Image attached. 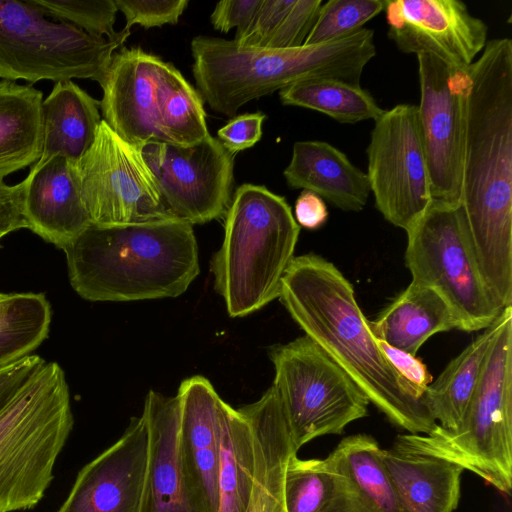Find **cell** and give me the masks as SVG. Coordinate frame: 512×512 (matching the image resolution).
<instances>
[{
    "mask_svg": "<svg viewBox=\"0 0 512 512\" xmlns=\"http://www.w3.org/2000/svg\"><path fill=\"white\" fill-rule=\"evenodd\" d=\"M44 362L40 356L31 354L0 368V410Z\"/></svg>",
    "mask_w": 512,
    "mask_h": 512,
    "instance_id": "obj_42",
    "label": "cell"
},
{
    "mask_svg": "<svg viewBox=\"0 0 512 512\" xmlns=\"http://www.w3.org/2000/svg\"><path fill=\"white\" fill-rule=\"evenodd\" d=\"M381 458L401 512H453L458 507L460 465L412 447L401 434L382 449Z\"/></svg>",
    "mask_w": 512,
    "mask_h": 512,
    "instance_id": "obj_21",
    "label": "cell"
},
{
    "mask_svg": "<svg viewBox=\"0 0 512 512\" xmlns=\"http://www.w3.org/2000/svg\"><path fill=\"white\" fill-rule=\"evenodd\" d=\"M374 122L366 149L370 191L382 216L407 232L433 201L418 108L398 104Z\"/></svg>",
    "mask_w": 512,
    "mask_h": 512,
    "instance_id": "obj_12",
    "label": "cell"
},
{
    "mask_svg": "<svg viewBox=\"0 0 512 512\" xmlns=\"http://www.w3.org/2000/svg\"><path fill=\"white\" fill-rule=\"evenodd\" d=\"M300 226L283 196L245 183L224 215V239L211 259L214 288L230 317H243L279 298Z\"/></svg>",
    "mask_w": 512,
    "mask_h": 512,
    "instance_id": "obj_5",
    "label": "cell"
},
{
    "mask_svg": "<svg viewBox=\"0 0 512 512\" xmlns=\"http://www.w3.org/2000/svg\"><path fill=\"white\" fill-rule=\"evenodd\" d=\"M174 218L204 224L230 205L235 155L210 134L189 147L150 140L139 147Z\"/></svg>",
    "mask_w": 512,
    "mask_h": 512,
    "instance_id": "obj_13",
    "label": "cell"
},
{
    "mask_svg": "<svg viewBox=\"0 0 512 512\" xmlns=\"http://www.w3.org/2000/svg\"><path fill=\"white\" fill-rule=\"evenodd\" d=\"M279 98L283 105L315 110L340 123L375 121L384 112L372 94L361 85L335 79L295 83L280 90Z\"/></svg>",
    "mask_w": 512,
    "mask_h": 512,
    "instance_id": "obj_33",
    "label": "cell"
},
{
    "mask_svg": "<svg viewBox=\"0 0 512 512\" xmlns=\"http://www.w3.org/2000/svg\"><path fill=\"white\" fill-rule=\"evenodd\" d=\"M5 296V294L0 293V299H2Z\"/></svg>",
    "mask_w": 512,
    "mask_h": 512,
    "instance_id": "obj_44",
    "label": "cell"
},
{
    "mask_svg": "<svg viewBox=\"0 0 512 512\" xmlns=\"http://www.w3.org/2000/svg\"><path fill=\"white\" fill-rule=\"evenodd\" d=\"M386 0H329L319 8L303 45L332 41L350 35L385 9Z\"/></svg>",
    "mask_w": 512,
    "mask_h": 512,
    "instance_id": "obj_35",
    "label": "cell"
},
{
    "mask_svg": "<svg viewBox=\"0 0 512 512\" xmlns=\"http://www.w3.org/2000/svg\"><path fill=\"white\" fill-rule=\"evenodd\" d=\"M177 449L186 481L203 512H218V465L223 400L203 376L185 379L177 392Z\"/></svg>",
    "mask_w": 512,
    "mask_h": 512,
    "instance_id": "obj_18",
    "label": "cell"
},
{
    "mask_svg": "<svg viewBox=\"0 0 512 512\" xmlns=\"http://www.w3.org/2000/svg\"><path fill=\"white\" fill-rule=\"evenodd\" d=\"M30 0H0V78L28 82L91 79L102 83L130 31L113 39L51 21Z\"/></svg>",
    "mask_w": 512,
    "mask_h": 512,
    "instance_id": "obj_9",
    "label": "cell"
},
{
    "mask_svg": "<svg viewBox=\"0 0 512 512\" xmlns=\"http://www.w3.org/2000/svg\"><path fill=\"white\" fill-rule=\"evenodd\" d=\"M239 409L250 423L254 449L253 484L245 512H287L285 469L298 451L276 390L271 386L259 400Z\"/></svg>",
    "mask_w": 512,
    "mask_h": 512,
    "instance_id": "obj_22",
    "label": "cell"
},
{
    "mask_svg": "<svg viewBox=\"0 0 512 512\" xmlns=\"http://www.w3.org/2000/svg\"><path fill=\"white\" fill-rule=\"evenodd\" d=\"M269 358L275 369L272 386L297 451L317 437L341 434L367 416L366 395L308 336L271 347Z\"/></svg>",
    "mask_w": 512,
    "mask_h": 512,
    "instance_id": "obj_10",
    "label": "cell"
},
{
    "mask_svg": "<svg viewBox=\"0 0 512 512\" xmlns=\"http://www.w3.org/2000/svg\"><path fill=\"white\" fill-rule=\"evenodd\" d=\"M25 180L27 229L63 250L90 224L76 164L55 155L32 165Z\"/></svg>",
    "mask_w": 512,
    "mask_h": 512,
    "instance_id": "obj_19",
    "label": "cell"
},
{
    "mask_svg": "<svg viewBox=\"0 0 512 512\" xmlns=\"http://www.w3.org/2000/svg\"><path fill=\"white\" fill-rule=\"evenodd\" d=\"M279 299L305 335L392 424L410 434L435 429L438 423L423 396L387 361L352 284L332 262L314 253L294 257L282 278Z\"/></svg>",
    "mask_w": 512,
    "mask_h": 512,
    "instance_id": "obj_2",
    "label": "cell"
},
{
    "mask_svg": "<svg viewBox=\"0 0 512 512\" xmlns=\"http://www.w3.org/2000/svg\"><path fill=\"white\" fill-rule=\"evenodd\" d=\"M263 0H226L216 4L211 16L214 29L227 33L245 28L253 19Z\"/></svg>",
    "mask_w": 512,
    "mask_h": 512,
    "instance_id": "obj_40",
    "label": "cell"
},
{
    "mask_svg": "<svg viewBox=\"0 0 512 512\" xmlns=\"http://www.w3.org/2000/svg\"><path fill=\"white\" fill-rule=\"evenodd\" d=\"M187 0H115L126 20L125 30L175 25L188 6Z\"/></svg>",
    "mask_w": 512,
    "mask_h": 512,
    "instance_id": "obj_37",
    "label": "cell"
},
{
    "mask_svg": "<svg viewBox=\"0 0 512 512\" xmlns=\"http://www.w3.org/2000/svg\"><path fill=\"white\" fill-rule=\"evenodd\" d=\"M417 106L434 201L460 203L468 67L448 66L430 54L417 55Z\"/></svg>",
    "mask_w": 512,
    "mask_h": 512,
    "instance_id": "obj_14",
    "label": "cell"
},
{
    "mask_svg": "<svg viewBox=\"0 0 512 512\" xmlns=\"http://www.w3.org/2000/svg\"><path fill=\"white\" fill-rule=\"evenodd\" d=\"M412 447L460 465L504 494L512 488V306L501 312L480 381L460 425L401 434Z\"/></svg>",
    "mask_w": 512,
    "mask_h": 512,
    "instance_id": "obj_7",
    "label": "cell"
},
{
    "mask_svg": "<svg viewBox=\"0 0 512 512\" xmlns=\"http://www.w3.org/2000/svg\"><path fill=\"white\" fill-rule=\"evenodd\" d=\"M388 36L407 54H430L465 69L487 43L486 23L459 0L386 1Z\"/></svg>",
    "mask_w": 512,
    "mask_h": 512,
    "instance_id": "obj_15",
    "label": "cell"
},
{
    "mask_svg": "<svg viewBox=\"0 0 512 512\" xmlns=\"http://www.w3.org/2000/svg\"><path fill=\"white\" fill-rule=\"evenodd\" d=\"M321 5V0H263L251 22L236 30L233 41L245 48L303 46Z\"/></svg>",
    "mask_w": 512,
    "mask_h": 512,
    "instance_id": "obj_32",
    "label": "cell"
},
{
    "mask_svg": "<svg viewBox=\"0 0 512 512\" xmlns=\"http://www.w3.org/2000/svg\"><path fill=\"white\" fill-rule=\"evenodd\" d=\"M42 102L43 93L36 88L0 81V182L39 160Z\"/></svg>",
    "mask_w": 512,
    "mask_h": 512,
    "instance_id": "obj_26",
    "label": "cell"
},
{
    "mask_svg": "<svg viewBox=\"0 0 512 512\" xmlns=\"http://www.w3.org/2000/svg\"><path fill=\"white\" fill-rule=\"evenodd\" d=\"M283 175L289 187L314 192L344 211H361L371 193L367 174L324 141L295 142Z\"/></svg>",
    "mask_w": 512,
    "mask_h": 512,
    "instance_id": "obj_23",
    "label": "cell"
},
{
    "mask_svg": "<svg viewBox=\"0 0 512 512\" xmlns=\"http://www.w3.org/2000/svg\"><path fill=\"white\" fill-rule=\"evenodd\" d=\"M381 455L382 448L368 434L345 437L329 454L368 512H401Z\"/></svg>",
    "mask_w": 512,
    "mask_h": 512,
    "instance_id": "obj_31",
    "label": "cell"
},
{
    "mask_svg": "<svg viewBox=\"0 0 512 512\" xmlns=\"http://www.w3.org/2000/svg\"><path fill=\"white\" fill-rule=\"evenodd\" d=\"M376 343L393 368L423 396L433 377L422 360L377 338Z\"/></svg>",
    "mask_w": 512,
    "mask_h": 512,
    "instance_id": "obj_39",
    "label": "cell"
},
{
    "mask_svg": "<svg viewBox=\"0 0 512 512\" xmlns=\"http://www.w3.org/2000/svg\"><path fill=\"white\" fill-rule=\"evenodd\" d=\"M51 316L44 293L5 294L0 299V368L31 355L42 344Z\"/></svg>",
    "mask_w": 512,
    "mask_h": 512,
    "instance_id": "obj_34",
    "label": "cell"
},
{
    "mask_svg": "<svg viewBox=\"0 0 512 512\" xmlns=\"http://www.w3.org/2000/svg\"><path fill=\"white\" fill-rule=\"evenodd\" d=\"M73 424L65 372L46 361L0 410V512L39 503Z\"/></svg>",
    "mask_w": 512,
    "mask_h": 512,
    "instance_id": "obj_6",
    "label": "cell"
},
{
    "mask_svg": "<svg viewBox=\"0 0 512 512\" xmlns=\"http://www.w3.org/2000/svg\"><path fill=\"white\" fill-rule=\"evenodd\" d=\"M63 251L72 288L89 301L173 298L199 274L193 225L176 218L91 223Z\"/></svg>",
    "mask_w": 512,
    "mask_h": 512,
    "instance_id": "obj_3",
    "label": "cell"
},
{
    "mask_svg": "<svg viewBox=\"0 0 512 512\" xmlns=\"http://www.w3.org/2000/svg\"><path fill=\"white\" fill-rule=\"evenodd\" d=\"M192 72L211 109L232 117L246 103L313 79L360 85L365 66L376 55L374 32L350 35L291 49L238 46L233 40L196 36L191 41Z\"/></svg>",
    "mask_w": 512,
    "mask_h": 512,
    "instance_id": "obj_4",
    "label": "cell"
},
{
    "mask_svg": "<svg viewBox=\"0 0 512 512\" xmlns=\"http://www.w3.org/2000/svg\"><path fill=\"white\" fill-rule=\"evenodd\" d=\"M287 512H367L349 479L328 455L288 460L284 476Z\"/></svg>",
    "mask_w": 512,
    "mask_h": 512,
    "instance_id": "obj_27",
    "label": "cell"
},
{
    "mask_svg": "<svg viewBox=\"0 0 512 512\" xmlns=\"http://www.w3.org/2000/svg\"><path fill=\"white\" fill-rule=\"evenodd\" d=\"M460 205L482 276L512 303V40H488L469 67Z\"/></svg>",
    "mask_w": 512,
    "mask_h": 512,
    "instance_id": "obj_1",
    "label": "cell"
},
{
    "mask_svg": "<svg viewBox=\"0 0 512 512\" xmlns=\"http://www.w3.org/2000/svg\"><path fill=\"white\" fill-rule=\"evenodd\" d=\"M47 16L71 24L83 31L108 39L119 32L114 30L118 8L115 0H30Z\"/></svg>",
    "mask_w": 512,
    "mask_h": 512,
    "instance_id": "obj_36",
    "label": "cell"
},
{
    "mask_svg": "<svg viewBox=\"0 0 512 512\" xmlns=\"http://www.w3.org/2000/svg\"><path fill=\"white\" fill-rule=\"evenodd\" d=\"M166 61L140 47H120L100 84L103 120L122 139L138 148L159 141L157 98Z\"/></svg>",
    "mask_w": 512,
    "mask_h": 512,
    "instance_id": "obj_17",
    "label": "cell"
},
{
    "mask_svg": "<svg viewBox=\"0 0 512 512\" xmlns=\"http://www.w3.org/2000/svg\"><path fill=\"white\" fill-rule=\"evenodd\" d=\"M142 415L148 427L149 455L140 512H203L180 464L177 396L149 391Z\"/></svg>",
    "mask_w": 512,
    "mask_h": 512,
    "instance_id": "obj_20",
    "label": "cell"
},
{
    "mask_svg": "<svg viewBox=\"0 0 512 512\" xmlns=\"http://www.w3.org/2000/svg\"><path fill=\"white\" fill-rule=\"evenodd\" d=\"M25 180L15 185L0 182V240L9 233L27 228L23 213Z\"/></svg>",
    "mask_w": 512,
    "mask_h": 512,
    "instance_id": "obj_41",
    "label": "cell"
},
{
    "mask_svg": "<svg viewBox=\"0 0 512 512\" xmlns=\"http://www.w3.org/2000/svg\"><path fill=\"white\" fill-rule=\"evenodd\" d=\"M501 321L498 318L452 359L438 378L428 385L424 404L444 429L457 428L477 389L490 345Z\"/></svg>",
    "mask_w": 512,
    "mask_h": 512,
    "instance_id": "obj_28",
    "label": "cell"
},
{
    "mask_svg": "<svg viewBox=\"0 0 512 512\" xmlns=\"http://www.w3.org/2000/svg\"><path fill=\"white\" fill-rule=\"evenodd\" d=\"M100 101L72 80L56 82L42 102L43 147L39 160L61 155L74 164L92 146L102 121Z\"/></svg>",
    "mask_w": 512,
    "mask_h": 512,
    "instance_id": "obj_24",
    "label": "cell"
},
{
    "mask_svg": "<svg viewBox=\"0 0 512 512\" xmlns=\"http://www.w3.org/2000/svg\"><path fill=\"white\" fill-rule=\"evenodd\" d=\"M76 168L92 224H135L174 218L140 149L122 139L103 119L92 146Z\"/></svg>",
    "mask_w": 512,
    "mask_h": 512,
    "instance_id": "obj_11",
    "label": "cell"
},
{
    "mask_svg": "<svg viewBox=\"0 0 512 512\" xmlns=\"http://www.w3.org/2000/svg\"><path fill=\"white\" fill-rule=\"evenodd\" d=\"M159 141L189 147L208 135L203 98L169 62H165L157 98Z\"/></svg>",
    "mask_w": 512,
    "mask_h": 512,
    "instance_id": "obj_30",
    "label": "cell"
},
{
    "mask_svg": "<svg viewBox=\"0 0 512 512\" xmlns=\"http://www.w3.org/2000/svg\"><path fill=\"white\" fill-rule=\"evenodd\" d=\"M294 212L297 224L310 230L322 227L329 215L324 200L308 190H303L297 197Z\"/></svg>",
    "mask_w": 512,
    "mask_h": 512,
    "instance_id": "obj_43",
    "label": "cell"
},
{
    "mask_svg": "<svg viewBox=\"0 0 512 512\" xmlns=\"http://www.w3.org/2000/svg\"><path fill=\"white\" fill-rule=\"evenodd\" d=\"M218 465V512H245L254 474L253 435L247 417L223 401Z\"/></svg>",
    "mask_w": 512,
    "mask_h": 512,
    "instance_id": "obj_29",
    "label": "cell"
},
{
    "mask_svg": "<svg viewBox=\"0 0 512 512\" xmlns=\"http://www.w3.org/2000/svg\"><path fill=\"white\" fill-rule=\"evenodd\" d=\"M149 455L143 415L78 473L58 512H140Z\"/></svg>",
    "mask_w": 512,
    "mask_h": 512,
    "instance_id": "obj_16",
    "label": "cell"
},
{
    "mask_svg": "<svg viewBox=\"0 0 512 512\" xmlns=\"http://www.w3.org/2000/svg\"><path fill=\"white\" fill-rule=\"evenodd\" d=\"M368 325L375 338L414 356L432 335L456 328L440 295L412 281Z\"/></svg>",
    "mask_w": 512,
    "mask_h": 512,
    "instance_id": "obj_25",
    "label": "cell"
},
{
    "mask_svg": "<svg viewBox=\"0 0 512 512\" xmlns=\"http://www.w3.org/2000/svg\"><path fill=\"white\" fill-rule=\"evenodd\" d=\"M266 115L260 111L232 118L217 131V139L233 155L253 147L262 137Z\"/></svg>",
    "mask_w": 512,
    "mask_h": 512,
    "instance_id": "obj_38",
    "label": "cell"
},
{
    "mask_svg": "<svg viewBox=\"0 0 512 512\" xmlns=\"http://www.w3.org/2000/svg\"><path fill=\"white\" fill-rule=\"evenodd\" d=\"M406 234L405 264L412 282L440 295L456 329L489 327L503 309L482 276L460 203L433 200Z\"/></svg>",
    "mask_w": 512,
    "mask_h": 512,
    "instance_id": "obj_8",
    "label": "cell"
}]
</instances>
